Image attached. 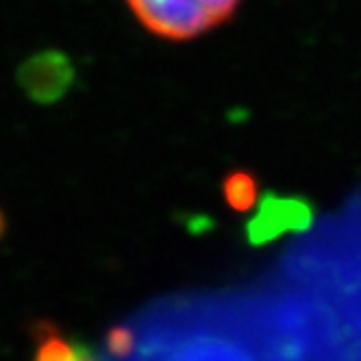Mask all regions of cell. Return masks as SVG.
<instances>
[{"label": "cell", "mask_w": 361, "mask_h": 361, "mask_svg": "<svg viewBox=\"0 0 361 361\" xmlns=\"http://www.w3.org/2000/svg\"><path fill=\"white\" fill-rule=\"evenodd\" d=\"M5 231H7V220H5V214H3V209H0V238L5 235Z\"/></svg>", "instance_id": "cell-7"}, {"label": "cell", "mask_w": 361, "mask_h": 361, "mask_svg": "<svg viewBox=\"0 0 361 361\" xmlns=\"http://www.w3.org/2000/svg\"><path fill=\"white\" fill-rule=\"evenodd\" d=\"M74 63L61 50H42L18 68V85L37 105L59 102L74 85Z\"/></svg>", "instance_id": "cell-3"}, {"label": "cell", "mask_w": 361, "mask_h": 361, "mask_svg": "<svg viewBox=\"0 0 361 361\" xmlns=\"http://www.w3.org/2000/svg\"><path fill=\"white\" fill-rule=\"evenodd\" d=\"M126 5L154 37L188 42L228 22L242 0H126Z\"/></svg>", "instance_id": "cell-1"}, {"label": "cell", "mask_w": 361, "mask_h": 361, "mask_svg": "<svg viewBox=\"0 0 361 361\" xmlns=\"http://www.w3.org/2000/svg\"><path fill=\"white\" fill-rule=\"evenodd\" d=\"M33 338L37 340L35 361H70L74 357V340L63 338V333L48 320L33 324Z\"/></svg>", "instance_id": "cell-5"}, {"label": "cell", "mask_w": 361, "mask_h": 361, "mask_svg": "<svg viewBox=\"0 0 361 361\" xmlns=\"http://www.w3.org/2000/svg\"><path fill=\"white\" fill-rule=\"evenodd\" d=\"M137 335L128 324H114L105 335V348L111 357L124 359L135 350Z\"/></svg>", "instance_id": "cell-6"}, {"label": "cell", "mask_w": 361, "mask_h": 361, "mask_svg": "<svg viewBox=\"0 0 361 361\" xmlns=\"http://www.w3.org/2000/svg\"><path fill=\"white\" fill-rule=\"evenodd\" d=\"M222 198L235 214H248L259 200V176L246 168L231 170L222 178Z\"/></svg>", "instance_id": "cell-4"}, {"label": "cell", "mask_w": 361, "mask_h": 361, "mask_svg": "<svg viewBox=\"0 0 361 361\" xmlns=\"http://www.w3.org/2000/svg\"><path fill=\"white\" fill-rule=\"evenodd\" d=\"M314 224V204L302 196H281L266 192L259 209L246 222V240L250 246H264L283 233H302Z\"/></svg>", "instance_id": "cell-2"}]
</instances>
